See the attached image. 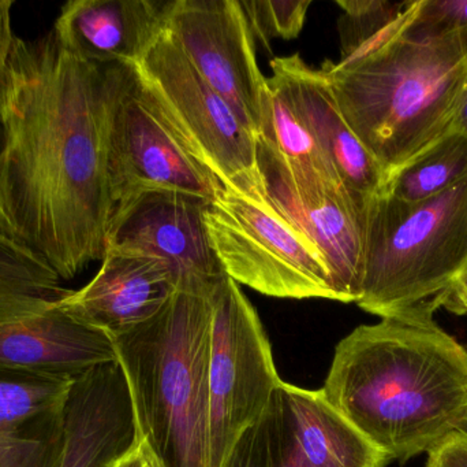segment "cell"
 I'll list each match as a JSON object with an SVG mask.
<instances>
[{"label":"cell","mask_w":467,"mask_h":467,"mask_svg":"<svg viewBox=\"0 0 467 467\" xmlns=\"http://www.w3.org/2000/svg\"><path fill=\"white\" fill-rule=\"evenodd\" d=\"M107 65L54 29L16 36L0 106V232L62 280L106 255L115 202L107 158Z\"/></svg>","instance_id":"1"},{"label":"cell","mask_w":467,"mask_h":467,"mask_svg":"<svg viewBox=\"0 0 467 467\" xmlns=\"http://www.w3.org/2000/svg\"><path fill=\"white\" fill-rule=\"evenodd\" d=\"M436 310L354 329L321 388L389 462L428 454L467 419V350L438 325Z\"/></svg>","instance_id":"2"},{"label":"cell","mask_w":467,"mask_h":467,"mask_svg":"<svg viewBox=\"0 0 467 467\" xmlns=\"http://www.w3.org/2000/svg\"><path fill=\"white\" fill-rule=\"evenodd\" d=\"M410 5L372 48L346 62L326 60L320 69L386 183L450 131L467 77V29L443 36L409 32Z\"/></svg>","instance_id":"3"},{"label":"cell","mask_w":467,"mask_h":467,"mask_svg":"<svg viewBox=\"0 0 467 467\" xmlns=\"http://www.w3.org/2000/svg\"><path fill=\"white\" fill-rule=\"evenodd\" d=\"M213 292L178 290L163 309L112 337L141 443L159 467H211Z\"/></svg>","instance_id":"4"},{"label":"cell","mask_w":467,"mask_h":467,"mask_svg":"<svg viewBox=\"0 0 467 467\" xmlns=\"http://www.w3.org/2000/svg\"><path fill=\"white\" fill-rule=\"evenodd\" d=\"M467 268V178L443 194L405 202L379 194L364 208L358 307L380 318L443 307Z\"/></svg>","instance_id":"5"},{"label":"cell","mask_w":467,"mask_h":467,"mask_svg":"<svg viewBox=\"0 0 467 467\" xmlns=\"http://www.w3.org/2000/svg\"><path fill=\"white\" fill-rule=\"evenodd\" d=\"M205 225L224 273L236 284L272 298L340 302L320 249L266 200L258 173L222 183Z\"/></svg>","instance_id":"6"},{"label":"cell","mask_w":467,"mask_h":467,"mask_svg":"<svg viewBox=\"0 0 467 467\" xmlns=\"http://www.w3.org/2000/svg\"><path fill=\"white\" fill-rule=\"evenodd\" d=\"M106 134L115 205L156 189L213 200L222 188L136 65H107Z\"/></svg>","instance_id":"7"},{"label":"cell","mask_w":467,"mask_h":467,"mask_svg":"<svg viewBox=\"0 0 467 467\" xmlns=\"http://www.w3.org/2000/svg\"><path fill=\"white\" fill-rule=\"evenodd\" d=\"M57 271L0 232V365L82 375L117 361L114 339L66 314Z\"/></svg>","instance_id":"8"},{"label":"cell","mask_w":467,"mask_h":467,"mask_svg":"<svg viewBox=\"0 0 467 467\" xmlns=\"http://www.w3.org/2000/svg\"><path fill=\"white\" fill-rule=\"evenodd\" d=\"M263 324L226 277L213 292L208 391L211 467H222L239 436L268 408L280 384Z\"/></svg>","instance_id":"9"},{"label":"cell","mask_w":467,"mask_h":467,"mask_svg":"<svg viewBox=\"0 0 467 467\" xmlns=\"http://www.w3.org/2000/svg\"><path fill=\"white\" fill-rule=\"evenodd\" d=\"M255 169L266 200L323 254L342 303H357L364 271V208L342 184L293 166L255 136Z\"/></svg>","instance_id":"10"},{"label":"cell","mask_w":467,"mask_h":467,"mask_svg":"<svg viewBox=\"0 0 467 467\" xmlns=\"http://www.w3.org/2000/svg\"><path fill=\"white\" fill-rule=\"evenodd\" d=\"M136 66L222 183L233 184L257 173L254 134L166 30Z\"/></svg>","instance_id":"11"},{"label":"cell","mask_w":467,"mask_h":467,"mask_svg":"<svg viewBox=\"0 0 467 467\" xmlns=\"http://www.w3.org/2000/svg\"><path fill=\"white\" fill-rule=\"evenodd\" d=\"M164 30L202 79L257 136L266 77L258 68L254 37L238 0L169 2Z\"/></svg>","instance_id":"12"},{"label":"cell","mask_w":467,"mask_h":467,"mask_svg":"<svg viewBox=\"0 0 467 467\" xmlns=\"http://www.w3.org/2000/svg\"><path fill=\"white\" fill-rule=\"evenodd\" d=\"M211 202L169 189L134 195L115 206L107 249L163 260L174 271L178 290L215 292L227 276L205 225Z\"/></svg>","instance_id":"13"},{"label":"cell","mask_w":467,"mask_h":467,"mask_svg":"<svg viewBox=\"0 0 467 467\" xmlns=\"http://www.w3.org/2000/svg\"><path fill=\"white\" fill-rule=\"evenodd\" d=\"M65 432L60 467H112L139 449L141 435L118 359L77 376L66 402Z\"/></svg>","instance_id":"14"},{"label":"cell","mask_w":467,"mask_h":467,"mask_svg":"<svg viewBox=\"0 0 467 467\" xmlns=\"http://www.w3.org/2000/svg\"><path fill=\"white\" fill-rule=\"evenodd\" d=\"M177 290L174 271L163 260L107 249L96 276L68 291L59 307L77 323L115 337L158 314Z\"/></svg>","instance_id":"15"},{"label":"cell","mask_w":467,"mask_h":467,"mask_svg":"<svg viewBox=\"0 0 467 467\" xmlns=\"http://www.w3.org/2000/svg\"><path fill=\"white\" fill-rule=\"evenodd\" d=\"M271 70L348 194L361 205L381 194L386 175L348 128L323 71L310 68L299 54L274 58Z\"/></svg>","instance_id":"16"},{"label":"cell","mask_w":467,"mask_h":467,"mask_svg":"<svg viewBox=\"0 0 467 467\" xmlns=\"http://www.w3.org/2000/svg\"><path fill=\"white\" fill-rule=\"evenodd\" d=\"M169 2L71 0L60 8L54 32L77 57L98 65H139L164 30Z\"/></svg>","instance_id":"17"},{"label":"cell","mask_w":467,"mask_h":467,"mask_svg":"<svg viewBox=\"0 0 467 467\" xmlns=\"http://www.w3.org/2000/svg\"><path fill=\"white\" fill-rule=\"evenodd\" d=\"M285 419L310 467H384L389 463L361 433L340 416L323 391L280 381Z\"/></svg>","instance_id":"18"},{"label":"cell","mask_w":467,"mask_h":467,"mask_svg":"<svg viewBox=\"0 0 467 467\" xmlns=\"http://www.w3.org/2000/svg\"><path fill=\"white\" fill-rule=\"evenodd\" d=\"M467 178V134L449 131L387 180L381 194L420 202Z\"/></svg>","instance_id":"19"},{"label":"cell","mask_w":467,"mask_h":467,"mask_svg":"<svg viewBox=\"0 0 467 467\" xmlns=\"http://www.w3.org/2000/svg\"><path fill=\"white\" fill-rule=\"evenodd\" d=\"M74 376L0 365V436L66 406Z\"/></svg>","instance_id":"20"},{"label":"cell","mask_w":467,"mask_h":467,"mask_svg":"<svg viewBox=\"0 0 467 467\" xmlns=\"http://www.w3.org/2000/svg\"><path fill=\"white\" fill-rule=\"evenodd\" d=\"M257 136L264 137L293 166L342 184L334 165L327 158L285 90L271 77L266 79L263 117Z\"/></svg>","instance_id":"21"},{"label":"cell","mask_w":467,"mask_h":467,"mask_svg":"<svg viewBox=\"0 0 467 467\" xmlns=\"http://www.w3.org/2000/svg\"><path fill=\"white\" fill-rule=\"evenodd\" d=\"M222 467H310L288 427L279 387L260 419L239 436Z\"/></svg>","instance_id":"22"},{"label":"cell","mask_w":467,"mask_h":467,"mask_svg":"<svg viewBox=\"0 0 467 467\" xmlns=\"http://www.w3.org/2000/svg\"><path fill=\"white\" fill-rule=\"evenodd\" d=\"M65 408L0 436V467H60L66 439Z\"/></svg>","instance_id":"23"},{"label":"cell","mask_w":467,"mask_h":467,"mask_svg":"<svg viewBox=\"0 0 467 467\" xmlns=\"http://www.w3.org/2000/svg\"><path fill=\"white\" fill-rule=\"evenodd\" d=\"M340 62L354 59L372 48L402 18L409 2L337 0Z\"/></svg>","instance_id":"24"},{"label":"cell","mask_w":467,"mask_h":467,"mask_svg":"<svg viewBox=\"0 0 467 467\" xmlns=\"http://www.w3.org/2000/svg\"><path fill=\"white\" fill-rule=\"evenodd\" d=\"M253 37L271 51L274 38L298 37L312 0H250L241 2Z\"/></svg>","instance_id":"25"},{"label":"cell","mask_w":467,"mask_h":467,"mask_svg":"<svg viewBox=\"0 0 467 467\" xmlns=\"http://www.w3.org/2000/svg\"><path fill=\"white\" fill-rule=\"evenodd\" d=\"M406 27L420 36L467 29V0H411Z\"/></svg>","instance_id":"26"},{"label":"cell","mask_w":467,"mask_h":467,"mask_svg":"<svg viewBox=\"0 0 467 467\" xmlns=\"http://www.w3.org/2000/svg\"><path fill=\"white\" fill-rule=\"evenodd\" d=\"M427 467H467V436L454 432L428 452Z\"/></svg>","instance_id":"27"},{"label":"cell","mask_w":467,"mask_h":467,"mask_svg":"<svg viewBox=\"0 0 467 467\" xmlns=\"http://www.w3.org/2000/svg\"><path fill=\"white\" fill-rule=\"evenodd\" d=\"M14 0H0V106L5 95V77H7L8 60H10L11 48H13V5Z\"/></svg>","instance_id":"28"},{"label":"cell","mask_w":467,"mask_h":467,"mask_svg":"<svg viewBox=\"0 0 467 467\" xmlns=\"http://www.w3.org/2000/svg\"><path fill=\"white\" fill-rule=\"evenodd\" d=\"M443 307L455 314H467V268L455 280L444 299Z\"/></svg>","instance_id":"29"},{"label":"cell","mask_w":467,"mask_h":467,"mask_svg":"<svg viewBox=\"0 0 467 467\" xmlns=\"http://www.w3.org/2000/svg\"><path fill=\"white\" fill-rule=\"evenodd\" d=\"M450 131L467 134V77L460 103H458L457 111H455L454 120H452L451 126H450Z\"/></svg>","instance_id":"30"},{"label":"cell","mask_w":467,"mask_h":467,"mask_svg":"<svg viewBox=\"0 0 467 467\" xmlns=\"http://www.w3.org/2000/svg\"><path fill=\"white\" fill-rule=\"evenodd\" d=\"M112 467H142V446L140 444L139 449L129 455L125 460L120 461L119 463Z\"/></svg>","instance_id":"31"},{"label":"cell","mask_w":467,"mask_h":467,"mask_svg":"<svg viewBox=\"0 0 467 467\" xmlns=\"http://www.w3.org/2000/svg\"><path fill=\"white\" fill-rule=\"evenodd\" d=\"M142 446V467H159L158 463H156V461L153 460L152 455H150V452L148 451L147 447L144 446V444L141 443Z\"/></svg>","instance_id":"32"},{"label":"cell","mask_w":467,"mask_h":467,"mask_svg":"<svg viewBox=\"0 0 467 467\" xmlns=\"http://www.w3.org/2000/svg\"><path fill=\"white\" fill-rule=\"evenodd\" d=\"M458 432L463 433V435L467 436V419L462 422V424H461V427L458 428Z\"/></svg>","instance_id":"33"}]
</instances>
